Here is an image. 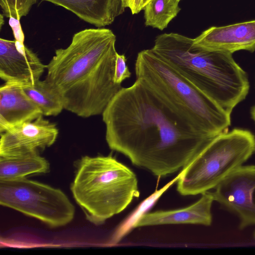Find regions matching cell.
<instances>
[{
    "label": "cell",
    "instance_id": "cell-1",
    "mask_svg": "<svg viewBox=\"0 0 255 255\" xmlns=\"http://www.w3.org/2000/svg\"><path fill=\"white\" fill-rule=\"evenodd\" d=\"M102 115L109 147L158 177L182 169L212 137L195 131L139 78Z\"/></svg>",
    "mask_w": 255,
    "mask_h": 255
},
{
    "label": "cell",
    "instance_id": "cell-2",
    "mask_svg": "<svg viewBox=\"0 0 255 255\" xmlns=\"http://www.w3.org/2000/svg\"><path fill=\"white\" fill-rule=\"evenodd\" d=\"M116 36L107 28H89L55 50L44 79L64 109L87 118L102 114L123 88L114 82Z\"/></svg>",
    "mask_w": 255,
    "mask_h": 255
},
{
    "label": "cell",
    "instance_id": "cell-3",
    "mask_svg": "<svg viewBox=\"0 0 255 255\" xmlns=\"http://www.w3.org/2000/svg\"><path fill=\"white\" fill-rule=\"evenodd\" d=\"M193 41L178 33H163L156 37L151 49L198 90L231 114L249 93L247 73L232 54L200 49L193 46Z\"/></svg>",
    "mask_w": 255,
    "mask_h": 255
},
{
    "label": "cell",
    "instance_id": "cell-4",
    "mask_svg": "<svg viewBox=\"0 0 255 255\" xmlns=\"http://www.w3.org/2000/svg\"><path fill=\"white\" fill-rule=\"evenodd\" d=\"M135 72L136 78L142 80L196 132L213 137L231 125V114L198 90L151 48L138 53Z\"/></svg>",
    "mask_w": 255,
    "mask_h": 255
},
{
    "label": "cell",
    "instance_id": "cell-5",
    "mask_svg": "<svg viewBox=\"0 0 255 255\" xmlns=\"http://www.w3.org/2000/svg\"><path fill=\"white\" fill-rule=\"evenodd\" d=\"M71 189L86 219L96 225L124 211L139 195L135 173L110 155L82 157Z\"/></svg>",
    "mask_w": 255,
    "mask_h": 255
},
{
    "label": "cell",
    "instance_id": "cell-6",
    "mask_svg": "<svg viewBox=\"0 0 255 255\" xmlns=\"http://www.w3.org/2000/svg\"><path fill=\"white\" fill-rule=\"evenodd\" d=\"M255 153V136L236 128L211 137L179 174L182 195L202 194L215 189Z\"/></svg>",
    "mask_w": 255,
    "mask_h": 255
},
{
    "label": "cell",
    "instance_id": "cell-7",
    "mask_svg": "<svg viewBox=\"0 0 255 255\" xmlns=\"http://www.w3.org/2000/svg\"><path fill=\"white\" fill-rule=\"evenodd\" d=\"M0 204L54 228L68 224L75 214L61 190L26 177L0 180Z\"/></svg>",
    "mask_w": 255,
    "mask_h": 255
},
{
    "label": "cell",
    "instance_id": "cell-8",
    "mask_svg": "<svg viewBox=\"0 0 255 255\" xmlns=\"http://www.w3.org/2000/svg\"><path fill=\"white\" fill-rule=\"evenodd\" d=\"M214 201L239 219L241 230L255 225V165H243L212 192Z\"/></svg>",
    "mask_w": 255,
    "mask_h": 255
},
{
    "label": "cell",
    "instance_id": "cell-9",
    "mask_svg": "<svg viewBox=\"0 0 255 255\" xmlns=\"http://www.w3.org/2000/svg\"><path fill=\"white\" fill-rule=\"evenodd\" d=\"M46 68L23 42L0 39V77L5 83L32 85L40 80Z\"/></svg>",
    "mask_w": 255,
    "mask_h": 255
},
{
    "label": "cell",
    "instance_id": "cell-10",
    "mask_svg": "<svg viewBox=\"0 0 255 255\" xmlns=\"http://www.w3.org/2000/svg\"><path fill=\"white\" fill-rule=\"evenodd\" d=\"M58 129L42 115L0 133V156L38 153L56 141Z\"/></svg>",
    "mask_w": 255,
    "mask_h": 255
},
{
    "label": "cell",
    "instance_id": "cell-11",
    "mask_svg": "<svg viewBox=\"0 0 255 255\" xmlns=\"http://www.w3.org/2000/svg\"><path fill=\"white\" fill-rule=\"evenodd\" d=\"M194 46L233 54L255 50V20L223 26H212L193 39Z\"/></svg>",
    "mask_w": 255,
    "mask_h": 255
},
{
    "label": "cell",
    "instance_id": "cell-12",
    "mask_svg": "<svg viewBox=\"0 0 255 255\" xmlns=\"http://www.w3.org/2000/svg\"><path fill=\"white\" fill-rule=\"evenodd\" d=\"M201 195L198 201L185 208L143 213L132 228L180 224L210 226L212 222L211 208L214 198L212 192L207 191Z\"/></svg>",
    "mask_w": 255,
    "mask_h": 255
},
{
    "label": "cell",
    "instance_id": "cell-13",
    "mask_svg": "<svg viewBox=\"0 0 255 255\" xmlns=\"http://www.w3.org/2000/svg\"><path fill=\"white\" fill-rule=\"evenodd\" d=\"M43 115L21 86L5 83L0 88V132Z\"/></svg>",
    "mask_w": 255,
    "mask_h": 255
},
{
    "label": "cell",
    "instance_id": "cell-14",
    "mask_svg": "<svg viewBox=\"0 0 255 255\" xmlns=\"http://www.w3.org/2000/svg\"><path fill=\"white\" fill-rule=\"evenodd\" d=\"M60 6L98 27L112 24L125 9L123 0H42Z\"/></svg>",
    "mask_w": 255,
    "mask_h": 255
},
{
    "label": "cell",
    "instance_id": "cell-15",
    "mask_svg": "<svg viewBox=\"0 0 255 255\" xmlns=\"http://www.w3.org/2000/svg\"><path fill=\"white\" fill-rule=\"evenodd\" d=\"M49 170V164L38 153L0 156V180L25 177L32 174L45 173Z\"/></svg>",
    "mask_w": 255,
    "mask_h": 255
},
{
    "label": "cell",
    "instance_id": "cell-16",
    "mask_svg": "<svg viewBox=\"0 0 255 255\" xmlns=\"http://www.w3.org/2000/svg\"><path fill=\"white\" fill-rule=\"evenodd\" d=\"M22 88L26 95L41 110L43 116H56L64 110L61 100L45 80H39L32 85Z\"/></svg>",
    "mask_w": 255,
    "mask_h": 255
},
{
    "label": "cell",
    "instance_id": "cell-17",
    "mask_svg": "<svg viewBox=\"0 0 255 255\" xmlns=\"http://www.w3.org/2000/svg\"><path fill=\"white\" fill-rule=\"evenodd\" d=\"M181 0H151L143 7L145 24L163 30L179 12Z\"/></svg>",
    "mask_w": 255,
    "mask_h": 255
},
{
    "label": "cell",
    "instance_id": "cell-18",
    "mask_svg": "<svg viewBox=\"0 0 255 255\" xmlns=\"http://www.w3.org/2000/svg\"><path fill=\"white\" fill-rule=\"evenodd\" d=\"M37 0H0L2 14L19 20L26 16Z\"/></svg>",
    "mask_w": 255,
    "mask_h": 255
},
{
    "label": "cell",
    "instance_id": "cell-19",
    "mask_svg": "<svg viewBox=\"0 0 255 255\" xmlns=\"http://www.w3.org/2000/svg\"><path fill=\"white\" fill-rule=\"evenodd\" d=\"M131 76L127 65V59L125 54H117L115 63L114 82L118 84H121L125 79Z\"/></svg>",
    "mask_w": 255,
    "mask_h": 255
},
{
    "label": "cell",
    "instance_id": "cell-20",
    "mask_svg": "<svg viewBox=\"0 0 255 255\" xmlns=\"http://www.w3.org/2000/svg\"><path fill=\"white\" fill-rule=\"evenodd\" d=\"M125 8H129L132 14H137L143 9V0H123Z\"/></svg>",
    "mask_w": 255,
    "mask_h": 255
},
{
    "label": "cell",
    "instance_id": "cell-21",
    "mask_svg": "<svg viewBox=\"0 0 255 255\" xmlns=\"http://www.w3.org/2000/svg\"><path fill=\"white\" fill-rule=\"evenodd\" d=\"M251 114L252 118L255 123V105L251 109Z\"/></svg>",
    "mask_w": 255,
    "mask_h": 255
},
{
    "label": "cell",
    "instance_id": "cell-22",
    "mask_svg": "<svg viewBox=\"0 0 255 255\" xmlns=\"http://www.w3.org/2000/svg\"><path fill=\"white\" fill-rule=\"evenodd\" d=\"M3 15L2 14H0V29L2 27V25L4 24V21H3Z\"/></svg>",
    "mask_w": 255,
    "mask_h": 255
},
{
    "label": "cell",
    "instance_id": "cell-23",
    "mask_svg": "<svg viewBox=\"0 0 255 255\" xmlns=\"http://www.w3.org/2000/svg\"><path fill=\"white\" fill-rule=\"evenodd\" d=\"M151 0H143V3H142V5H143V7L144 6L148 3Z\"/></svg>",
    "mask_w": 255,
    "mask_h": 255
},
{
    "label": "cell",
    "instance_id": "cell-24",
    "mask_svg": "<svg viewBox=\"0 0 255 255\" xmlns=\"http://www.w3.org/2000/svg\"><path fill=\"white\" fill-rule=\"evenodd\" d=\"M254 236V238H255V231Z\"/></svg>",
    "mask_w": 255,
    "mask_h": 255
}]
</instances>
